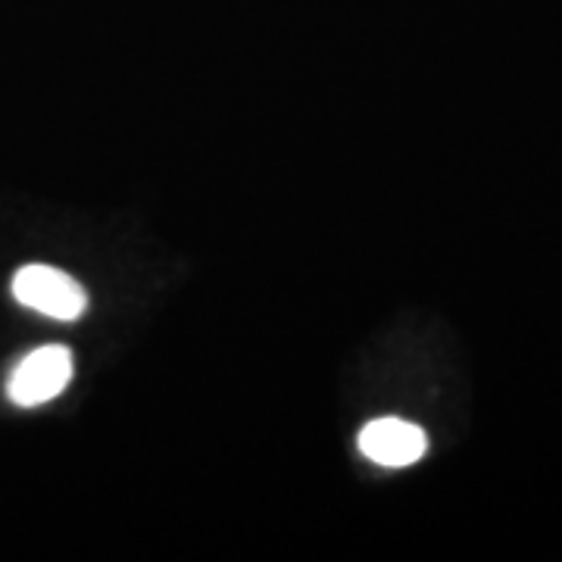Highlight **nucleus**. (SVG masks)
Wrapping results in <instances>:
<instances>
[{
	"label": "nucleus",
	"mask_w": 562,
	"mask_h": 562,
	"mask_svg": "<svg viewBox=\"0 0 562 562\" xmlns=\"http://www.w3.org/2000/svg\"><path fill=\"white\" fill-rule=\"evenodd\" d=\"M72 379V353L63 344H47L32 353H25L10 379H7V397L16 406H41L54 401L66 391Z\"/></svg>",
	"instance_id": "nucleus-2"
},
{
	"label": "nucleus",
	"mask_w": 562,
	"mask_h": 562,
	"mask_svg": "<svg viewBox=\"0 0 562 562\" xmlns=\"http://www.w3.org/2000/svg\"><path fill=\"white\" fill-rule=\"evenodd\" d=\"M13 297L41 316L57 322H76L88 310V294L69 272L32 262L13 276Z\"/></svg>",
	"instance_id": "nucleus-1"
},
{
	"label": "nucleus",
	"mask_w": 562,
	"mask_h": 562,
	"mask_svg": "<svg viewBox=\"0 0 562 562\" xmlns=\"http://www.w3.org/2000/svg\"><path fill=\"white\" fill-rule=\"evenodd\" d=\"M360 450L366 460L387 465V469H403L425 457L428 438L413 422L375 419L360 431Z\"/></svg>",
	"instance_id": "nucleus-3"
}]
</instances>
